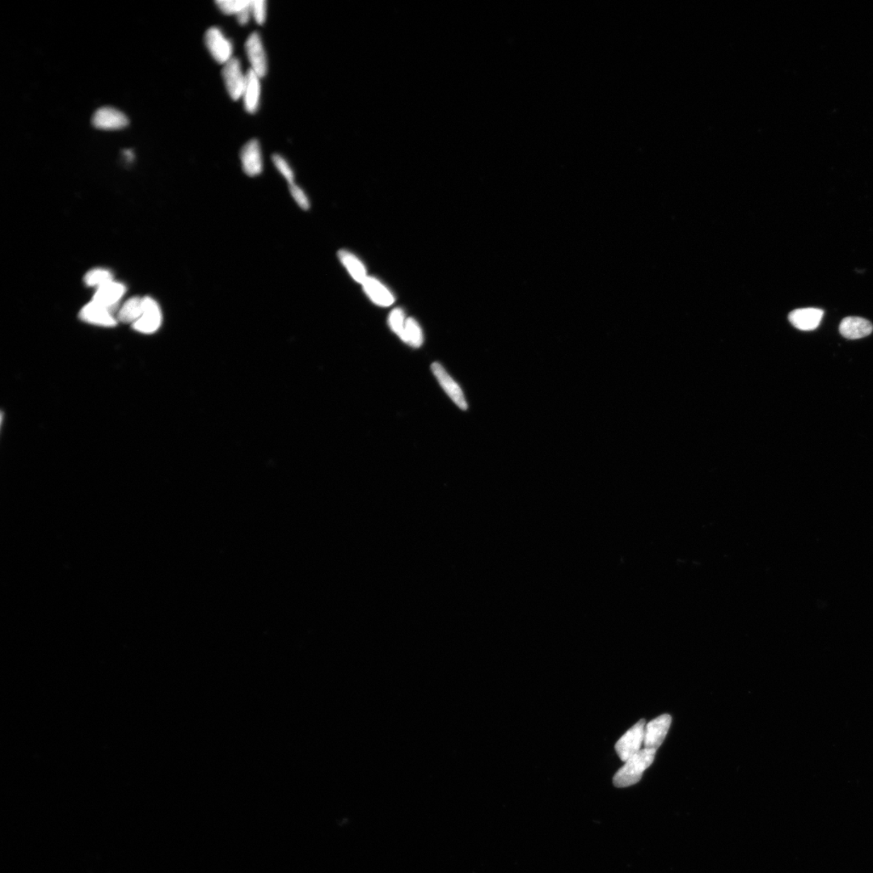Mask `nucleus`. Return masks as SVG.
<instances>
[{"instance_id": "5701e85b", "label": "nucleus", "mask_w": 873, "mask_h": 873, "mask_svg": "<svg viewBox=\"0 0 873 873\" xmlns=\"http://www.w3.org/2000/svg\"><path fill=\"white\" fill-rule=\"evenodd\" d=\"M273 162L285 179L288 182L289 186L295 184V173L292 169L290 166L288 162L282 156L278 154H275L272 156Z\"/></svg>"}, {"instance_id": "f03ea898", "label": "nucleus", "mask_w": 873, "mask_h": 873, "mask_svg": "<svg viewBox=\"0 0 873 873\" xmlns=\"http://www.w3.org/2000/svg\"><path fill=\"white\" fill-rule=\"evenodd\" d=\"M646 726V721H639L615 744L616 753L622 761L625 763L642 750Z\"/></svg>"}, {"instance_id": "ddd939ff", "label": "nucleus", "mask_w": 873, "mask_h": 873, "mask_svg": "<svg viewBox=\"0 0 873 873\" xmlns=\"http://www.w3.org/2000/svg\"><path fill=\"white\" fill-rule=\"evenodd\" d=\"M261 77L250 69L246 72V83L244 89L242 99L245 110L251 114L258 111L261 99Z\"/></svg>"}, {"instance_id": "9b49d317", "label": "nucleus", "mask_w": 873, "mask_h": 873, "mask_svg": "<svg viewBox=\"0 0 873 873\" xmlns=\"http://www.w3.org/2000/svg\"><path fill=\"white\" fill-rule=\"evenodd\" d=\"M431 369L438 383L440 384L444 391L447 393L450 398L452 399L459 408L466 410L467 404L463 392H462L460 386L455 383V381L445 370L442 365L435 363L432 365Z\"/></svg>"}, {"instance_id": "dca6fc26", "label": "nucleus", "mask_w": 873, "mask_h": 873, "mask_svg": "<svg viewBox=\"0 0 873 873\" xmlns=\"http://www.w3.org/2000/svg\"><path fill=\"white\" fill-rule=\"evenodd\" d=\"M363 285L365 292L367 294L376 304L388 307L392 305L394 301H395L390 290L377 279L367 277Z\"/></svg>"}, {"instance_id": "1a4fd4ad", "label": "nucleus", "mask_w": 873, "mask_h": 873, "mask_svg": "<svg viewBox=\"0 0 873 873\" xmlns=\"http://www.w3.org/2000/svg\"><path fill=\"white\" fill-rule=\"evenodd\" d=\"M241 159L245 174L256 176L262 173L263 159H262L261 148L258 140H250L242 147Z\"/></svg>"}, {"instance_id": "aec40b11", "label": "nucleus", "mask_w": 873, "mask_h": 873, "mask_svg": "<svg viewBox=\"0 0 873 873\" xmlns=\"http://www.w3.org/2000/svg\"><path fill=\"white\" fill-rule=\"evenodd\" d=\"M113 281V273L105 269H94L90 270L84 276V283L89 287L99 288L104 285Z\"/></svg>"}, {"instance_id": "f3484780", "label": "nucleus", "mask_w": 873, "mask_h": 873, "mask_svg": "<svg viewBox=\"0 0 873 873\" xmlns=\"http://www.w3.org/2000/svg\"><path fill=\"white\" fill-rule=\"evenodd\" d=\"M144 312L142 298L133 297L125 302L121 309L117 314L118 322L133 324L142 316Z\"/></svg>"}, {"instance_id": "0eeeda50", "label": "nucleus", "mask_w": 873, "mask_h": 873, "mask_svg": "<svg viewBox=\"0 0 873 873\" xmlns=\"http://www.w3.org/2000/svg\"><path fill=\"white\" fill-rule=\"evenodd\" d=\"M245 50L252 69L261 78L266 76L268 72L267 56L260 34L258 32L251 33L245 42Z\"/></svg>"}, {"instance_id": "a878e982", "label": "nucleus", "mask_w": 873, "mask_h": 873, "mask_svg": "<svg viewBox=\"0 0 873 873\" xmlns=\"http://www.w3.org/2000/svg\"><path fill=\"white\" fill-rule=\"evenodd\" d=\"M236 16L239 22V24H241V25L248 24L249 21L251 19V17H252V13H251L250 5L248 6L246 8H244L243 11H241V13H239Z\"/></svg>"}, {"instance_id": "f8f14e48", "label": "nucleus", "mask_w": 873, "mask_h": 873, "mask_svg": "<svg viewBox=\"0 0 873 873\" xmlns=\"http://www.w3.org/2000/svg\"><path fill=\"white\" fill-rule=\"evenodd\" d=\"M824 312L818 308H801L789 314V321L795 328L802 331L817 329L823 319Z\"/></svg>"}, {"instance_id": "9d476101", "label": "nucleus", "mask_w": 873, "mask_h": 873, "mask_svg": "<svg viewBox=\"0 0 873 873\" xmlns=\"http://www.w3.org/2000/svg\"><path fill=\"white\" fill-rule=\"evenodd\" d=\"M95 127L101 130H120L129 124L125 114L112 107H102L93 114L92 119Z\"/></svg>"}, {"instance_id": "423d86ee", "label": "nucleus", "mask_w": 873, "mask_h": 873, "mask_svg": "<svg viewBox=\"0 0 873 873\" xmlns=\"http://www.w3.org/2000/svg\"><path fill=\"white\" fill-rule=\"evenodd\" d=\"M114 312L115 311L111 308L92 301L82 308L79 316L85 323L94 324L96 326L112 328L115 327L118 323V319L114 316Z\"/></svg>"}, {"instance_id": "6ab92c4d", "label": "nucleus", "mask_w": 873, "mask_h": 873, "mask_svg": "<svg viewBox=\"0 0 873 873\" xmlns=\"http://www.w3.org/2000/svg\"><path fill=\"white\" fill-rule=\"evenodd\" d=\"M403 341L414 348H419L423 343V334H422L420 325L413 318L407 319L406 324H405Z\"/></svg>"}, {"instance_id": "bb28decb", "label": "nucleus", "mask_w": 873, "mask_h": 873, "mask_svg": "<svg viewBox=\"0 0 873 873\" xmlns=\"http://www.w3.org/2000/svg\"><path fill=\"white\" fill-rule=\"evenodd\" d=\"M124 153H125V156H127V158L128 159H130H130H132V158L134 157V156H134V154H133L132 151H131V150H125V151L124 152Z\"/></svg>"}, {"instance_id": "f257e3e1", "label": "nucleus", "mask_w": 873, "mask_h": 873, "mask_svg": "<svg viewBox=\"0 0 873 873\" xmlns=\"http://www.w3.org/2000/svg\"><path fill=\"white\" fill-rule=\"evenodd\" d=\"M655 750L644 748L637 755L627 760L614 776L613 784L616 787L634 785L642 778L643 773L654 760Z\"/></svg>"}, {"instance_id": "a211bd4d", "label": "nucleus", "mask_w": 873, "mask_h": 873, "mask_svg": "<svg viewBox=\"0 0 873 873\" xmlns=\"http://www.w3.org/2000/svg\"><path fill=\"white\" fill-rule=\"evenodd\" d=\"M339 259L345 266L351 276L358 283H363L367 278L365 266L356 256L348 251L341 250L338 253Z\"/></svg>"}, {"instance_id": "b1692460", "label": "nucleus", "mask_w": 873, "mask_h": 873, "mask_svg": "<svg viewBox=\"0 0 873 873\" xmlns=\"http://www.w3.org/2000/svg\"><path fill=\"white\" fill-rule=\"evenodd\" d=\"M252 17L258 25H263L266 20L267 2L265 0H251Z\"/></svg>"}, {"instance_id": "2eb2a0df", "label": "nucleus", "mask_w": 873, "mask_h": 873, "mask_svg": "<svg viewBox=\"0 0 873 873\" xmlns=\"http://www.w3.org/2000/svg\"><path fill=\"white\" fill-rule=\"evenodd\" d=\"M871 322L860 317L850 316L843 319L840 325V332L844 338L857 340L865 338L872 333Z\"/></svg>"}, {"instance_id": "393cba45", "label": "nucleus", "mask_w": 873, "mask_h": 873, "mask_svg": "<svg viewBox=\"0 0 873 873\" xmlns=\"http://www.w3.org/2000/svg\"><path fill=\"white\" fill-rule=\"evenodd\" d=\"M289 187L291 196L293 197L296 203L299 205V207L304 210L309 209L310 202L306 195L305 192L296 184L290 186Z\"/></svg>"}, {"instance_id": "4468645a", "label": "nucleus", "mask_w": 873, "mask_h": 873, "mask_svg": "<svg viewBox=\"0 0 873 873\" xmlns=\"http://www.w3.org/2000/svg\"><path fill=\"white\" fill-rule=\"evenodd\" d=\"M125 291L127 288L123 284L112 281L97 288L93 301L116 311L118 302Z\"/></svg>"}, {"instance_id": "20e7f679", "label": "nucleus", "mask_w": 873, "mask_h": 873, "mask_svg": "<svg viewBox=\"0 0 873 873\" xmlns=\"http://www.w3.org/2000/svg\"><path fill=\"white\" fill-rule=\"evenodd\" d=\"M222 76L224 79L228 94L233 101L242 98L246 73H244L241 62L236 57L227 62L222 67Z\"/></svg>"}, {"instance_id": "6e6552de", "label": "nucleus", "mask_w": 873, "mask_h": 873, "mask_svg": "<svg viewBox=\"0 0 873 873\" xmlns=\"http://www.w3.org/2000/svg\"><path fill=\"white\" fill-rule=\"evenodd\" d=\"M671 717L664 714L649 722L644 729V748L657 751L666 737L671 724Z\"/></svg>"}, {"instance_id": "39448f33", "label": "nucleus", "mask_w": 873, "mask_h": 873, "mask_svg": "<svg viewBox=\"0 0 873 873\" xmlns=\"http://www.w3.org/2000/svg\"><path fill=\"white\" fill-rule=\"evenodd\" d=\"M142 302H144V312L138 321L132 324V328L140 333L152 334L161 326V307L151 297L142 298Z\"/></svg>"}, {"instance_id": "412c9836", "label": "nucleus", "mask_w": 873, "mask_h": 873, "mask_svg": "<svg viewBox=\"0 0 873 873\" xmlns=\"http://www.w3.org/2000/svg\"><path fill=\"white\" fill-rule=\"evenodd\" d=\"M251 0H218L215 4L222 13L237 16L250 5Z\"/></svg>"}, {"instance_id": "4be33fe9", "label": "nucleus", "mask_w": 873, "mask_h": 873, "mask_svg": "<svg viewBox=\"0 0 873 873\" xmlns=\"http://www.w3.org/2000/svg\"><path fill=\"white\" fill-rule=\"evenodd\" d=\"M407 319H405L404 313L402 309H395L392 312L389 316V325L394 333H396L402 341L404 338L405 324Z\"/></svg>"}, {"instance_id": "7ed1b4c3", "label": "nucleus", "mask_w": 873, "mask_h": 873, "mask_svg": "<svg viewBox=\"0 0 873 873\" xmlns=\"http://www.w3.org/2000/svg\"><path fill=\"white\" fill-rule=\"evenodd\" d=\"M205 44L213 59L224 65L233 58V45L220 28L211 27L205 33Z\"/></svg>"}]
</instances>
